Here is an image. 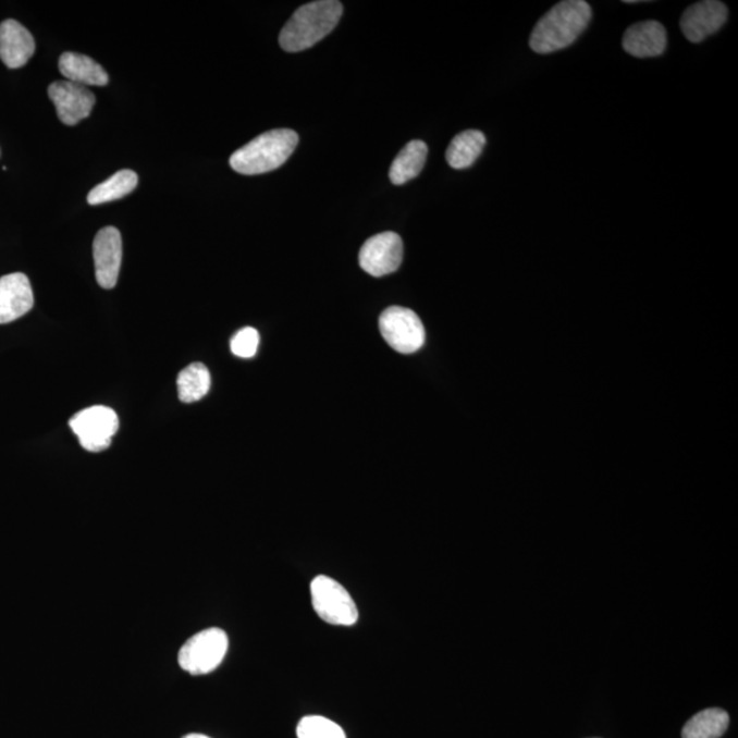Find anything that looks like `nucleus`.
<instances>
[{"label":"nucleus","instance_id":"1","mask_svg":"<svg viewBox=\"0 0 738 738\" xmlns=\"http://www.w3.org/2000/svg\"><path fill=\"white\" fill-rule=\"evenodd\" d=\"M591 17V7L585 0H565L555 4L534 26L529 46L538 53L564 50L586 30Z\"/></svg>","mask_w":738,"mask_h":738},{"label":"nucleus","instance_id":"2","mask_svg":"<svg viewBox=\"0 0 738 738\" xmlns=\"http://www.w3.org/2000/svg\"><path fill=\"white\" fill-rule=\"evenodd\" d=\"M342 12H344L342 3L335 0L304 4L283 26L280 35L281 47L287 52L308 50L334 30Z\"/></svg>","mask_w":738,"mask_h":738},{"label":"nucleus","instance_id":"3","mask_svg":"<svg viewBox=\"0 0 738 738\" xmlns=\"http://www.w3.org/2000/svg\"><path fill=\"white\" fill-rule=\"evenodd\" d=\"M297 144L298 135L294 131H270L235 151L230 158V165L244 175L270 173L291 158Z\"/></svg>","mask_w":738,"mask_h":738},{"label":"nucleus","instance_id":"4","mask_svg":"<svg viewBox=\"0 0 738 738\" xmlns=\"http://www.w3.org/2000/svg\"><path fill=\"white\" fill-rule=\"evenodd\" d=\"M229 650V638L224 630L210 628L192 636L179 654V663L192 676L210 674L224 660Z\"/></svg>","mask_w":738,"mask_h":738},{"label":"nucleus","instance_id":"5","mask_svg":"<svg viewBox=\"0 0 738 738\" xmlns=\"http://www.w3.org/2000/svg\"><path fill=\"white\" fill-rule=\"evenodd\" d=\"M312 606L324 623L352 627L358 619L355 601L346 588L329 576H318L311 582Z\"/></svg>","mask_w":738,"mask_h":738},{"label":"nucleus","instance_id":"6","mask_svg":"<svg viewBox=\"0 0 738 738\" xmlns=\"http://www.w3.org/2000/svg\"><path fill=\"white\" fill-rule=\"evenodd\" d=\"M69 426L85 451L100 453L110 447L112 438L120 428V419L111 408L98 405L79 410L69 421Z\"/></svg>","mask_w":738,"mask_h":738},{"label":"nucleus","instance_id":"7","mask_svg":"<svg viewBox=\"0 0 738 738\" xmlns=\"http://www.w3.org/2000/svg\"><path fill=\"white\" fill-rule=\"evenodd\" d=\"M379 330L394 350L411 355L426 342V330L414 311L403 307H390L379 318Z\"/></svg>","mask_w":738,"mask_h":738},{"label":"nucleus","instance_id":"8","mask_svg":"<svg viewBox=\"0 0 738 738\" xmlns=\"http://www.w3.org/2000/svg\"><path fill=\"white\" fill-rule=\"evenodd\" d=\"M404 244L397 233L373 235L362 245L358 261L367 274L381 278L392 274L403 263Z\"/></svg>","mask_w":738,"mask_h":738},{"label":"nucleus","instance_id":"9","mask_svg":"<svg viewBox=\"0 0 738 738\" xmlns=\"http://www.w3.org/2000/svg\"><path fill=\"white\" fill-rule=\"evenodd\" d=\"M48 96L56 104L59 121L67 126L90 115L95 106V95L87 87L72 82H56L48 88Z\"/></svg>","mask_w":738,"mask_h":738},{"label":"nucleus","instance_id":"10","mask_svg":"<svg viewBox=\"0 0 738 738\" xmlns=\"http://www.w3.org/2000/svg\"><path fill=\"white\" fill-rule=\"evenodd\" d=\"M96 280L101 287L116 286L122 265V237L120 230L107 226L96 234L94 241Z\"/></svg>","mask_w":738,"mask_h":738},{"label":"nucleus","instance_id":"11","mask_svg":"<svg viewBox=\"0 0 738 738\" xmlns=\"http://www.w3.org/2000/svg\"><path fill=\"white\" fill-rule=\"evenodd\" d=\"M727 20V8L716 0L692 4L681 17L682 34L692 42H700L718 32Z\"/></svg>","mask_w":738,"mask_h":738},{"label":"nucleus","instance_id":"12","mask_svg":"<svg viewBox=\"0 0 738 738\" xmlns=\"http://www.w3.org/2000/svg\"><path fill=\"white\" fill-rule=\"evenodd\" d=\"M34 291L23 272L0 278V324L23 318L34 308Z\"/></svg>","mask_w":738,"mask_h":738},{"label":"nucleus","instance_id":"13","mask_svg":"<svg viewBox=\"0 0 738 738\" xmlns=\"http://www.w3.org/2000/svg\"><path fill=\"white\" fill-rule=\"evenodd\" d=\"M36 50L34 36L14 20L0 24V59L10 69H20L28 63Z\"/></svg>","mask_w":738,"mask_h":738},{"label":"nucleus","instance_id":"14","mask_svg":"<svg viewBox=\"0 0 738 738\" xmlns=\"http://www.w3.org/2000/svg\"><path fill=\"white\" fill-rule=\"evenodd\" d=\"M666 30L657 21H644L630 26L623 39L624 50L636 58H654L666 50Z\"/></svg>","mask_w":738,"mask_h":738},{"label":"nucleus","instance_id":"15","mask_svg":"<svg viewBox=\"0 0 738 738\" xmlns=\"http://www.w3.org/2000/svg\"><path fill=\"white\" fill-rule=\"evenodd\" d=\"M59 71L67 82L79 85H95L104 87L109 84V74L93 58L83 53L65 52L59 58Z\"/></svg>","mask_w":738,"mask_h":738},{"label":"nucleus","instance_id":"16","mask_svg":"<svg viewBox=\"0 0 738 738\" xmlns=\"http://www.w3.org/2000/svg\"><path fill=\"white\" fill-rule=\"evenodd\" d=\"M427 144L421 140H414L406 144L403 151L394 159L390 168V180L394 185H403L406 182L416 179L425 168L427 160Z\"/></svg>","mask_w":738,"mask_h":738},{"label":"nucleus","instance_id":"17","mask_svg":"<svg viewBox=\"0 0 738 738\" xmlns=\"http://www.w3.org/2000/svg\"><path fill=\"white\" fill-rule=\"evenodd\" d=\"M485 136L480 131H465L453 138L446 151L451 168L464 170L470 168L483 152Z\"/></svg>","mask_w":738,"mask_h":738},{"label":"nucleus","instance_id":"18","mask_svg":"<svg viewBox=\"0 0 738 738\" xmlns=\"http://www.w3.org/2000/svg\"><path fill=\"white\" fill-rule=\"evenodd\" d=\"M138 175L133 170H121L109 180L101 182L89 192L88 202L90 206L104 205V202L123 199L137 188Z\"/></svg>","mask_w":738,"mask_h":738},{"label":"nucleus","instance_id":"19","mask_svg":"<svg viewBox=\"0 0 738 738\" xmlns=\"http://www.w3.org/2000/svg\"><path fill=\"white\" fill-rule=\"evenodd\" d=\"M730 716L722 709H708L693 715L684 726L682 738H719L729 727Z\"/></svg>","mask_w":738,"mask_h":738},{"label":"nucleus","instance_id":"20","mask_svg":"<svg viewBox=\"0 0 738 738\" xmlns=\"http://www.w3.org/2000/svg\"><path fill=\"white\" fill-rule=\"evenodd\" d=\"M179 397L182 403L192 404L205 398L211 388V376L205 364L195 362L182 369L179 379Z\"/></svg>","mask_w":738,"mask_h":738},{"label":"nucleus","instance_id":"21","mask_svg":"<svg viewBox=\"0 0 738 738\" xmlns=\"http://www.w3.org/2000/svg\"><path fill=\"white\" fill-rule=\"evenodd\" d=\"M298 738H346L344 729L324 716H304L297 726Z\"/></svg>","mask_w":738,"mask_h":738},{"label":"nucleus","instance_id":"22","mask_svg":"<svg viewBox=\"0 0 738 738\" xmlns=\"http://www.w3.org/2000/svg\"><path fill=\"white\" fill-rule=\"evenodd\" d=\"M260 335L254 328L239 330L230 342V349L234 356L241 358H253L258 353Z\"/></svg>","mask_w":738,"mask_h":738},{"label":"nucleus","instance_id":"23","mask_svg":"<svg viewBox=\"0 0 738 738\" xmlns=\"http://www.w3.org/2000/svg\"><path fill=\"white\" fill-rule=\"evenodd\" d=\"M182 738H210V737L205 736V735H197V733H192V735H188V736H185V737H182Z\"/></svg>","mask_w":738,"mask_h":738}]
</instances>
